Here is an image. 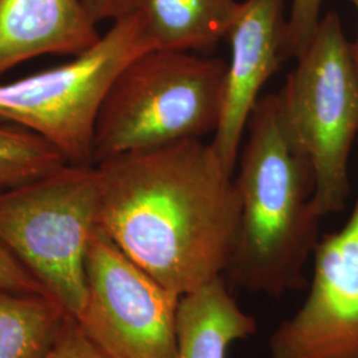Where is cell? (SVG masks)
Segmentation results:
<instances>
[{"label":"cell","mask_w":358,"mask_h":358,"mask_svg":"<svg viewBox=\"0 0 358 358\" xmlns=\"http://www.w3.org/2000/svg\"><path fill=\"white\" fill-rule=\"evenodd\" d=\"M96 170L99 227L134 264L179 297L224 276L241 198L211 143L118 154Z\"/></svg>","instance_id":"obj_1"},{"label":"cell","mask_w":358,"mask_h":358,"mask_svg":"<svg viewBox=\"0 0 358 358\" xmlns=\"http://www.w3.org/2000/svg\"><path fill=\"white\" fill-rule=\"evenodd\" d=\"M247 131L235 178L239 229L224 275L250 294L280 297L306 288V264L320 241L315 174L285 122L278 93L259 99Z\"/></svg>","instance_id":"obj_2"},{"label":"cell","mask_w":358,"mask_h":358,"mask_svg":"<svg viewBox=\"0 0 358 358\" xmlns=\"http://www.w3.org/2000/svg\"><path fill=\"white\" fill-rule=\"evenodd\" d=\"M227 62L192 52L150 50L115 77L97 117L94 165L118 154L217 131Z\"/></svg>","instance_id":"obj_3"},{"label":"cell","mask_w":358,"mask_h":358,"mask_svg":"<svg viewBox=\"0 0 358 358\" xmlns=\"http://www.w3.org/2000/svg\"><path fill=\"white\" fill-rule=\"evenodd\" d=\"M99 205L96 165L65 164L0 190V242L73 319L87 297L85 262Z\"/></svg>","instance_id":"obj_4"},{"label":"cell","mask_w":358,"mask_h":358,"mask_svg":"<svg viewBox=\"0 0 358 358\" xmlns=\"http://www.w3.org/2000/svg\"><path fill=\"white\" fill-rule=\"evenodd\" d=\"M278 93L282 115L315 174L319 217L345 208L349 157L358 134V73L340 16L322 15Z\"/></svg>","instance_id":"obj_5"},{"label":"cell","mask_w":358,"mask_h":358,"mask_svg":"<svg viewBox=\"0 0 358 358\" xmlns=\"http://www.w3.org/2000/svg\"><path fill=\"white\" fill-rule=\"evenodd\" d=\"M150 50L141 13L120 17L68 63L0 83V122L43 137L68 164L94 165V129L103 100L120 72Z\"/></svg>","instance_id":"obj_6"},{"label":"cell","mask_w":358,"mask_h":358,"mask_svg":"<svg viewBox=\"0 0 358 358\" xmlns=\"http://www.w3.org/2000/svg\"><path fill=\"white\" fill-rule=\"evenodd\" d=\"M76 321L109 358H177L180 297L134 264L103 231L88 248Z\"/></svg>","instance_id":"obj_7"},{"label":"cell","mask_w":358,"mask_h":358,"mask_svg":"<svg viewBox=\"0 0 358 358\" xmlns=\"http://www.w3.org/2000/svg\"><path fill=\"white\" fill-rule=\"evenodd\" d=\"M272 358H358V198L313 251L306 301L269 340Z\"/></svg>","instance_id":"obj_8"},{"label":"cell","mask_w":358,"mask_h":358,"mask_svg":"<svg viewBox=\"0 0 358 358\" xmlns=\"http://www.w3.org/2000/svg\"><path fill=\"white\" fill-rule=\"evenodd\" d=\"M285 6L287 0L241 1L226 36L230 43V62L222 115L210 143L232 174L259 94L285 60Z\"/></svg>","instance_id":"obj_9"},{"label":"cell","mask_w":358,"mask_h":358,"mask_svg":"<svg viewBox=\"0 0 358 358\" xmlns=\"http://www.w3.org/2000/svg\"><path fill=\"white\" fill-rule=\"evenodd\" d=\"M100 38L83 0H0V77L43 55L75 57Z\"/></svg>","instance_id":"obj_10"},{"label":"cell","mask_w":358,"mask_h":358,"mask_svg":"<svg viewBox=\"0 0 358 358\" xmlns=\"http://www.w3.org/2000/svg\"><path fill=\"white\" fill-rule=\"evenodd\" d=\"M256 329L255 319L239 307L220 276L180 297L177 358H227L232 344Z\"/></svg>","instance_id":"obj_11"},{"label":"cell","mask_w":358,"mask_h":358,"mask_svg":"<svg viewBox=\"0 0 358 358\" xmlns=\"http://www.w3.org/2000/svg\"><path fill=\"white\" fill-rule=\"evenodd\" d=\"M238 0H142L141 13L153 50L205 51L226 38Z\"/></svg>","instance_id":"obj_12"},{"label":"cell","mask_w":358,"mask_h":358,"mask_svg":"<svg viewBox=\"0 0 358 358\" xmlns=\"http://www.w3.org/2000/svg\"><path fill=\"white\" fill-rule=\"evenodd\" d=\"M66 317L48 296L0 291V358L45 357Z\"/></svg>","instance_id":"obj_13"},{"label":"cell","mask_w":358,"mask_h":358,"mask_svg":"<svg viewBox=\"0 0 358 358\" xmlns=\"http://www.w3.org/2000/svg\"><path fill=\"white\" fill-rule=\"evenodd\" d=\"M65 164L64 155L43 137L0 122V190L45 177Z\"/></svg>","instance_id":"obj_14"},{"label":"cell","mask_w":358,"mask_h":358,"mask_svg":"<svg viewBox=\"0 0 358 358\" xmlns=\"http://www.w3.org/2000/svg\"><path fill=\"white\" fill-rule=\"evenodd\" d=\"M322 3L324 0H291L285 29V60L296 59L307 48L322 17Z\"/></svg>","instance_id":"obj_15"},{"label":"cell","mask_w":358,"mask_h":358,"mask_svg":"<svg viewBox=\"0 0 358 358\" xmlns=\"http://www.w3.org/2000/svg\"><path fill=\"white\" fill-rule=\"evenodd\" d=\"M44 358H109L83 331L73 317H66Z\"/></svg>","instance_id":"obj_16"},{"label":"cell","mask_w":358,"mask_h":358,"mask_svg":"<svg viewBox=\"0 0 358 358\" xmlns=\"http://www.w3.org/2000/svg\"><path fill=\"white\" fill-rule=\"evenodd\" d=\"M0 291L47 296L43 287L11 255V252L1 244V242H0Z\"/></svg>","instance_id":"obj_17"},{"label":"cell","mask_w":358,"mask_h":358,"mask_svg":"<svg viewBox=\"0 0 358 358\" xmlns=\"http://www.w3.org/2000/svg\"><path fill=\"white\" fill-rule=\"evenodd\" d=\"M142 0H83L90 17L99 24L105 20L115 22L138 10Z\"/></svg>","instance_id":"obj_18"},{"label":"cell","mask_w":358,"mask_h":358,"mask_svg":"<svg viewBox=\"0 0 358 358\" xmlns=\"http://www.w3.org/2000/svg\"><path fill=\"white\" fill-rule=\"evenodd\" d=\"M348 1L357 10L358 13V0H348ZM350 53H352V59H353V63H355L358 73V29L357 36L355 38V41H350Z\"/></svg>","instance_id":"obj_19"}]
</instances>
